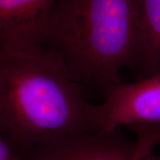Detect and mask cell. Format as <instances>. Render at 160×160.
I'll use <instances>...</instances> for the list:
<instances>
[{"instance_id":"obj_1","label":"cell","mask_w":160,"mask_h":160,"mask_svg":"<svg viewBox=\"0 0 160 160\" xmlns=\"http://www.w3.org/2000/svg\"><path fill=\"white\" fill-rule=\"evenodd\" d=\"M43 46L0 48V133L24 155L42 142L104 129L102 105Z\"/></svg>"},{"instance_id":"obj_3","label":"cell","mask_w":160,"mask_h":160,"mask_svg":"<svg viewBox=\"0 0 160 160\" xmlns=\"http://www.w3.org/2000/svg\"><path fill=\"white\" fill-rule=\"evenodd\" d=\"M137 141L118 128L63 136L42 142L23 155V160H144L160 141V128L137 126Z\"/></svg>"},{"instance_id":"obj_2","label":"cell","mask_w":160,"mask_h":160,"mask_svg":"<svg viewBox=\"0 0 160 160\" xmlns=\"http://www.w3.org/2000/svg\"><path fill=\"white\" fill-rule=\"evenodd\" d=\"M83 87L106 95L120 70L137 69L142 53L135 0H58L43 44Z\"/></svg>"},{"instance_id":"obj_5","label":"cell","mask_w":160,"mask_h":160,"mask_svg":"<svg viewBox=\"0 0 160 160\" xmlns=\"http://www.w3.org/2000/svg\"><path fill=\"white\" fill-rule=\"evenodd\" d=\"M58 0H0V48L42 46Z\"/></svg>"},{"instance_id":"obj_7","label":"cell","mask_w":160,"mask_h":160,"mask_svg":"<svg viewBox=\"0 0 160 160\" xmlns=\"http://www.w3.org/2000/svg\"><path fill=\"white\" fill-rule=\"evenodd\" d=\"M0 160H23V155L5 138L0 137Z\"/></svg>"},{"instance_id":"obj_8","label":"cell","mask_w":160,"mask_h":160,"mask_svg":"<svg viewBox=\"0 0 160 160\" xmlns=\"http://www.w3.org/2000/svg\"><path fill=\"white\" fill-rule=\"evenodd\" d=\"M154 160H160V156H159V157H157V159H154Z\"/></svg>"},{"instance_id":"obj_4","label":"cell","mask_w":160,"mask_h":160,"mask_svg":"<svg viewBox=\"0 0 160 160\" xmlns=\"http://www.w3.org/2000/svg\"><path fill=\"white\" fill-rule=\"evenodd\" d=\"M102 108L105 131L121 125L160 127V73L122 84L106 95Z\"/></svg>"},{"instance_id":"obj_6","label":"cell","mask_w":160,"mask_h":160,"mask_svg":"<svg viewBox=\"0 0 160 160\" xmlns=\"http://www.w3.org/2000/svg\"><path fill=\"white\" fill-rule=\"evenodd\" d=\"M135 1L142 38L141 59L137 71L140 79H143L160 73V0Z\"/></svg>"}]
</instances>
